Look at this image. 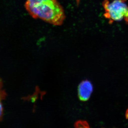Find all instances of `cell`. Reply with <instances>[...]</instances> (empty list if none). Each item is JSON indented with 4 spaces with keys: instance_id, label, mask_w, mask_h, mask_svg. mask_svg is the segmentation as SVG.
<instances>
[{
    "instance_id": "obj_5",
    "label": "cell",
    "mask_w": 128,
    "mask_h": 128,
    "mask_svg": "<svg viewBox=\"0 0 128 128\" xmlns=\"http://www.w3.org/2000/svg\"><path fill=\"white\" fill-rule=\"evenodd\" d=\"M74 126L76 128H88L89 126L88 123L86 121L80 120L76 122Z\"/></svg>"
},
{
    "instance_id": "obj_2",
    "label": "cell",
    "mask_w": 128,
    "mask_h": 128,
    "mask_svg": "<svg viewBox=\"0 0 128 128\" xmlns=\"http://www.w3.org/2000/svg\"><path fill=\"white\" fill-rule=\"evenodd\" d=\"M127 0H104L102 6L104 10V16L112 24L115 22L124 21L128 24V6Z\"/></svg>"
},
{
    "instance_id": "obj_4",
    "label": "cell",
    "mask_w": 128,
    "mask_h": 128,
    "mask_svg": "<svg viewBox=\"0 0 128 128\" xmlns=\"http://www.w3.org/2000/svg\"><path fill=\"white\" fill-rule=\"evenodd\" d=\"M3 83L2 80L0 78V106H2V101L5 100L7 96L6 91L3 89Z\"/></svg>"
},
{
    "instance_id": "obj_1",
    "label": "cell",
    "mask_w": 128,
    "mask_h": 128,
    "mask_svg": "<svg viewBox=\"0 0 128 128\" xmlns=\"http://www.w3.org/2000/svg\"><path fill=\"white\" fill-rule=\"evenodd\" d=\"M26 10L31 16L52 25H62L65 18L64 9L56 0H26Z\"/></svg>"
},
{
    "instance_id": "obj_3",
    "label": "cell",
    "mask_w": 128,
    "mask_h": 128,
    "mask_svg": "<svg viewBox=\"0 0 128 128\" xmlns=\"http://www.w3.org/2000/svg\"><path fill=\"white\" fill-rule=\"evenodd\" d=\"M93 91V86L91 82L88 80L83 81L78 87V96L80 100L82 101L88 100Z\"/></svg>"
},
{
    "instance_id": "obj_6",
    "label": "cell",
    "mask_w": 128,
    "mask_h": 128,
    "mask_svg": "<svg viewBox=\"0 0 128 128\" xmlns=\"http://www.w3.org/2000/svg\"><path fill=\"white\" fill-rule=\"evenodd\" d=\"M126 118L128 119V109L126 112Z\"/></svg>"
}]
</instances>
